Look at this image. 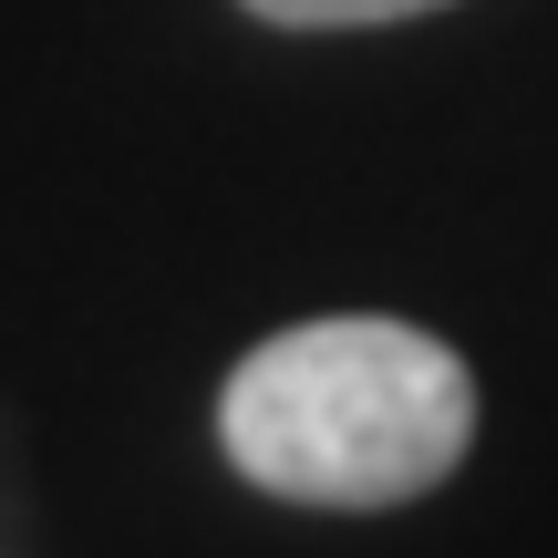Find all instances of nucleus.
<instances>
[{
  "label": "nucleus",
  "mask_w": 558,
  "mask_h": 558,
  "mask_svg": "<svg viewBox=\"0 0 558 558\" xmlns=\"http://www.w3.org/2000/svg\"><path fill=\"white\" fill-rule=\"evenodd\" d=\"M218 435L290 507H403L465 465L476 383L414 320H300L228 373Z\"/></svg>",
  "instance_id": "nucleus-1"
},
{
  "label": "nucleus",
  "mask_w": 558,
  "mask_h": 558,
  "mask_svg": "<svg viewBox=\"0 0 558 558\" xmlns=\"http://www.w3.org/2000/svg\"><path fill=\"white\" fill-rule=\"evenodd\" d=\"M279 32H373V21H414V11H445V0H248Z\"/></svg>",
  "instance_id": "nucleus-2"
}]
</instances>
